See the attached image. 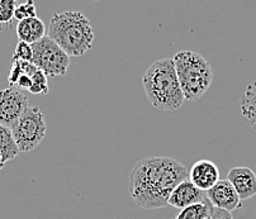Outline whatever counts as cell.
I'll use <instances>...</instances> for the list:
<instances>
[{"label":"cell","mask_w":256,"mask_h":219,"mask_svg":"<svg viewBox=\"0 0 256 219\" xmlns=\"http://www.w3.org/2000/svg\"><path fill=\"white\" fill-rule=\"evenodd\" d=\"M210 219H234V216H232V214L230 213V212L221 210V209H216L214 208V210H213Z\"/></svg>","instance_id":"obj_22"},{"label":"cell","mask_w":256,"mask_h":219,"mask_svg":"<svg viewBox=\"0 0 256 219\" xmlns=\"http://www.w3.org/2000/svg\"><path fill=\"white\" fill-rule=\"evenodd\" d=\"M16 86L18 88V90H28L30 92V89L32 88V78L27 74H23L20 78V80H18V82H16Z\"/></svg>","instance_id":"obj_21"},{"label":"cell","mask_w":256,"mask_h":219,"mask_svg":"<svg viewBox=\"0 0 256 219\" xmlns=\"http://www.w3.org/2000/svg\"><path fill=\"white\" fill-rule=\"evenodd\" d=\"M47 36L64 50L68 57L86 54L94 42V30L89 19L78 10L56 13L50 20Z\"/></svg>","instance_id":"obj_3"},{"label":"cell","mask_w":256,"mask_h":219,"mask_svg":"<svg viewBox=\"0 0 256 219\" xmlns=\"http://www.w3.org/2000/svg\"><path fill=\"white\" fill-rule=\"evenodd\" d=\"M23 70H22V66H20V62H13V66H12V70L10 74H9V78H8V82L12 86H16L18 80H20V76L23 75Z\"/></svg>","instance_id":"obj_20"},{"label":"cell","mask_w":256,"mask_h":219,"mask_svg":"<svg viewBox=\"0 0 256 219\" xmlns=\"http://www.w3.org/2000/svg\"><path fill=\"white\" fill-rule=\"evenodd\" d=\"M227 180L231 182L241 202L248 200L256 195V175L248 168H234L227 174Z\"/></svg>","instance_id":"obj_11"},{"label":"cell","mask_w":256,"mask_h":219,"mask_svg":"<svg viewBox=\"0 0 256 219\" xmlns=\"http://www.w3.org/2000/svg\"><path fill=\"white\" fill-rule=\"evenodd\" d=\"M189 180V170L172 157L142 158L130 174V194L134 203L148 210L168 206L170 195L182 182Z\"/></svg>","instance_id":"obj_1"},{"label":"cell","mask_w":256,"mask_h":219,"mask_svg":"<svg viewBox=\"0 0 256 219\" xmlns=\"http://www.w3.org/2000/svg\"><path fill=\"white\" fill-rule=\"evenodd\" d=\"M33 60V50L32 44H28L26 42H18L14 51L13 62H32Z\"/></svg>","instance_id":"obj_17"},{"label":"cell","mask_w":256,"mask_h":219,"mask_svg":"<svg viewBox=\"0 0 256 219\" xmlns=\"http://www.w3.org/2000/svg\"><path fill=\"white\" fill-rule=\"evenodd\" d=\"M172 60L186 100L200 99L213 82V68L210 61L194 51H180Z\"/></svg>","instance_id":"obj_4"},{"label":"cell","mask_w":256,"mask_h":219,"mask_svg":"<svg viewBox=\"0 0 256 219\" xmlns=\"http://www.w3.org/2000/svg\"><path fill=\"white\" fill-rule=\"evenodd\" d=\"M46 132V120L38 106H28L12 127L14 141L20 152H30L37 148L44 141Z\"/></svg>","instance_id":"obj_5"},{"label":"cell","mask_w":256,"mask_h":219,"mask_svg":"<svg viewBox=\"0 0 256 219\" xmlns=\"http://www.w3.org/2000/svg\"><path fill=\"white\" fill-rule=\"evenodd\" d=\"M241 113L256 130V82H250L241 95Z\"/></svg>","instance_id":"obj_13"},{"label":"cell","mask_w":256,"mask_h":219,"mask_svg":"<svg viewBox=\"0 0 256 219\" xmlns=\"http://www.w3.org/2000/svg\"><path fill=\"white\" fill-rule=\"evenodd\" d=\"M206 200H208L207 192L199 190L189 180H186L175 188L168 200V206H172L182 210L186 206L203 203Z\"/></svg>","instance_id":"obj_10"},{"label":"cell","mask_w":256,"mask_h":219,"mask_svg":"<svg viewBox=\"0 0 256 219\" xmlns=\"http://www.w3.org/2000/svg\"><path fill=\"white\" fill-rule=\"evenodd\" d=\"M28 108V98L16 88L0 90V124L12 130Z\"/></svg>","instance_id":"obj_7"},{"label":"cell","mask_w":256,"mask_h":219,"mask_svg":"<svg viewBox=\"0 0 256 219\" xmlns=\"http://www.w3.org/2000/svg\"><path fill=\"white\" fill-rule=\"evenodd\" d=\"M32 78V88L30 92L32 94H47L48 92V85H47V75L42 72L40 68H36L34 72L30 75Z\"/></svg>","instance_id":"obj_16"},{"label":"cell","mask_w":256,"mask_h":219,"mask_svg":"<svg viewBox=\"0 0 256 219\" xmlns=\"http://www.w3.org/2000/svg\"><path fill=\"white\" fill-rule=\"evenodd\" d=\"M208 200L210 202L216 209H221L226 212H234L241 208L240 196L237 195L236 190L231 185L228 180H220L212 189L207 192Z\"/></svg>","instance_id":"obj_8"},{"label":"cell","mask_w":256,"mask_h":219,"mask_svg":"<svg viewBox=\"0 0 256 219\" xmlns=\"http://www.w3.org/2000/svg\"><path fill=\"white\" fill-rule=\"evenodd\" d=\"M34 16H37V10H36V6L33 2H27L24 4L16 6V12H14V18L18 22L28 18H34Z\"/></svg>","instance_id":"obj_19"},{"label":"cell","mask_w":256,"mask_h":219,"mask_svg":"<svg viewBox=\"0 0 256 219\" xmlns=\"http://www.w3.org/2000/svg\"><path fill=\"white\" fill-rule=\"evenodd\" d=\"M189 182L199 190L207 192L220 182V170L210 160H199L189 170Z\"/></svg>","instance_id":"obj_9"},{"label":"cell","mask_w":256,"mask_h":219,"mask_svg":"<svg viewBox=\"0 0 256 219\" xmlns=\"http://www.w3.org/2000/svg\"><path fill=\"white\" fill-rule=\"evenodd\" d=\"M142 85L148 100L158 110H176L186 102L172 58L155 61L144 71Z\"/></svg>","instance_id":"obj_2"},{"label":"cell","mask_w":256,"mask_h":219,"mask_svg":"<svg viewBox=\"0 0 256 219\" xmlns=\"http://www.w3.org/2000/svg\"><path fill=\"white\" fill-rule=\"evenodd\" d=\"M0 152H2L4 162L13 160L20 154V148L14 141L12 130L2 124H0Z\"/></svg>","instance_id":"obj_14"},{"label":"cell","mask_w":256,"mask_h":219,"mask_svg":"<svg viewBox=\"0 0 256 219\" xmlns=\"http://www.w3.org/2000/svg\"><path fill=\"white\" fill-rule=\"evenodd\" d=\"M16 8V3L14 0H0V26L10 24Z\"/></svg>","instance_id":"obj_18"},{"label":"cell","mask_w":256,"mask_h":219,"mask_svg":"<svg viewBox=\"0 0 256 219\" xmlns=\"http://www.w3.org/2000/svg\"><path fill=\"white\" fill-rule=\"evenodd\" d=\"M4 165H6V162L3 161V156H2V152H0V170L4 168Z\"/></svg>","instance_id":"obj_23"},{"label":"cell","mask_w":256,"mask_h":219,"mask_svg":"<svg viewBox=\"0 0 256 219\" xmlns=\"http://www.w3.org/2000/svg\"><path fill=\"white\" fill-rule=\"evenodd\" d=\"M213 210L214 206L210 200H206L182 209L174 219H210Z\"/></svg>","instance_id":"obj_15"},{"label":"cell","mask_w":256,"mask_h":219,"mask_svg":"<svg viewBox=\"0 0 256 219\" xmlns=\"http://www.w3.org/2000/svg\"><path fill=\"white\" fill-rule=\"evenodd\" d=\"M32 64L47 76L65 75L70 66V57L48 36L32 44Z\"/></svg>","instance_id":"obj_6"},{"label":"cell","mask_w":256,"mask_h":219,"mask_svg":"<svg viewBox=\"0 0 256 219\" xmlns=\"http://www.w3.org/2000/svg\"><path fill=\"white\" fill-rule=\"evenodd\" d=\"M46 30L44 20L38 16L24 19L16 24V36L20 41L28 44H34L41 41L42 38L46 37Z\"/></svg>","instance_id":"obj_12"}]
</instances>
